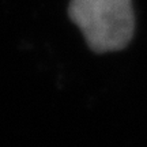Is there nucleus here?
I'll list each match as a JSON object with an SVG mask.
<instances>
[{
  "label": "nucleus",
  "mask_w": 147,
  "mask_h": 147,
  "mask_svg": "<svg viewBox=\"0 0 147 147\" xmlns=\"http://www.w3.org/2000/svg\"><path fill=\"white\" fill-rule=\"evenodd\" d=\"M68 16L95 53L124 49L135 33L132 0H71Z\"/></svg>",
  "instance_id": "nucleus-1"
}]
</instances>
